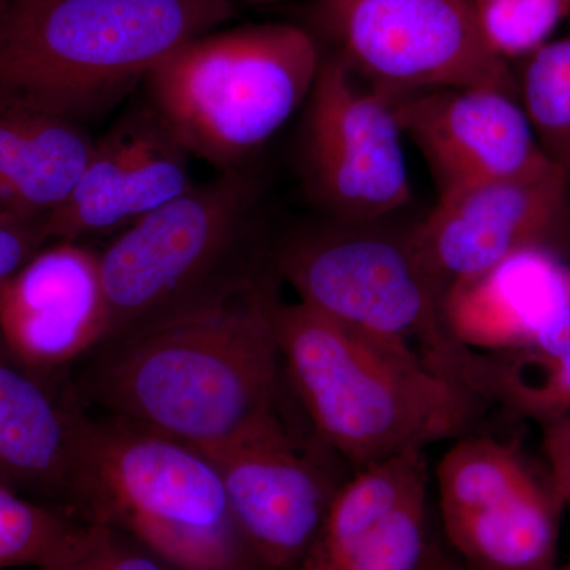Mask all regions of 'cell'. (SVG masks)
I'll return each mask as SVG.
<instances>
[{
    "label": "cell",
    "mask_w": 570,
    "mask_h": 570,
    "mask_svg": "<svg viewBox=\"0 0 570 570\" xmlns=\"http://www.w3.org/2000/svg\"><path fill=\"white\" fill-rule=\"evenodd\" d=\"M478 354L479 396L493 397L539 425L570 415V306L527 346Z\"/></svg>",
    "instance_id": "cell-20"
},
{
    "label": "cell",
    "mask_w": 570,
    "mask_h": 570,
    "mask_svg": "<svg viewBox=\"0 0 570 570\" xmlns=\"http://www.w3.org/2000/svg\"><path fill=\"white\" fill-rule=\"evenodd\" d=\"M107 333L99 250L86 243H48L0 291V347L39 373L96 352Z\"/></svg>",
    "instance_id": "cell-15"
},
{
    "label": "cell",
    "mask_w": 570,
    "mask_h": 570,
    "mask_svg": "<svg viewBox=\"0 0 570 570\" xmlns=\"http://www.w3.org/2000/svg\"><path fill=\"white\" fill-rule=\"evenodd\" d=\"M238 10L236 0H14L0 11V96L86 126Z\"/></svg>",
    "instance_id": "cell-2"
},
{
    "label": "cell",
    "mask_w": 570,
    "mask_h": 570,
    "mask_svg": "<svg viewBox=\"0 0 570 570\" xmlns=\"http://www.w3.org/2000/svg\"><path fill=\"white\" fill-rule=\"evenodd\" d=\"M439 509L450 546L468 570L557 566L562 505L515 445L463 438L436 468Z\"/></svg>",
    "instance_id": "cell-10"
},
{
    "label": "cell",
    "mask_w": 570,
    "mask_h": 570,
    "mask_svg": "<svg viewBox=\"0 0 570 570\" xmlns=\"http://www.w3.org/2000/svg\"><path fill=\"white\" fill-rule=\"evenodd\" d=\"M292 570H332V568L326 564V561L324 560V557H322L321 551L317 550V547H314L305 560L299 562V564Z\"/></svg>",
    "instance_id": "cell-27"
},
{
    "label": "cell",
    "mask_w": 570,
    "mask_h": 570,
    "mask_svg": "<svg viewBox=\"0 0 570 570\" xmlns=\"http://www.w3.org/2000/svg\"><path fill=\"white\" fill-rule=\"evenodd\" d=\"M275 269L302 305L403 348L474 393L478 355L445 330L441 294L411 234L332 219L288 236L275 254Z\"/></svg>",
    "instance_id": "cell-7"
},
{
    "label": "cell",
    "mask_w": 570,
    "mask_h": 570,
    "mask_svg": "<svg viewBox=\"0 0 570 570\" xmlns=\"http://www.w3.org/2000/svg\"><path fill=\"white\" fill-rule=\"evenodd\" d=\"M14 0H0V11L3 9H7V7L10 6V3H13Z\"/></svg>",
    "instance_id": "cell-30"
},
{
    "label": "cell",
    "mask_w": 570,
    "mask_h": 570,
    "mask_svg": "<svg viewBox=\"0 0 570 570\" xmlns=\"http://www.w3.org/2000/svg\"><path fill=\"white\" fill-rule=\"evenodd\" d=\"M401 130L423 154L439 195L546 167L519 89L472 86L390 99Z\"/></svg>",
    "instance_id": "cell-14"
},
{
    "label": "cell",
    "mask_w": 570,
    "mask_h": 570,
    "mask_svg": "<svg viewBox=\"0 0 570 570\" xmlns=\"http://www.w3.org/2000/svg\"><path fill=\"white\" fill-rule=\"evenodd\" d=\"M288 381L322 444L356 469L459 438L475 397L417 356L330 321L302 303L275 306Z\"/></svg>",
    "instance_id": "cell-3"
},
{
    "label": "cell",
    "mask_w": 570,
    "mask_h": 570,
    "mask_svg": "<svg viewBox=\"0 0 570 570\" xmlns=\"http://www.w3.org/2000/svg\"><path fill=\"white\" fill-rule=\"evenodd\" d=\"M392 100L324 51L302 137L306 189L330 219L376 224L411 200Z\"/></svg>",
    "instance_id": "cell-9"
},
{
    "label": "cell",
    "mask_w": 570,
    "mask_h": 570,
    "mask_svg": "<svg viewBox=\"0 0 570 570\" xmlns=\"http://www.w3.org/2000/svg\"><path fill=\"white\" fill-rule=\"evenodd\" d=\"M568 306L569 266L550 250L527 249L450 285L441 313L461 346L501 354L530 344Z\"/></svg>",
    "instance_id": "cell-18"
},
{
    "label": "cell",
    "mask_w": 570,
    "mask_h": 570,
    "mask_svg": "<svg viewBox=\"0 0 570 570\" xmlns=\"http://www.w3.org/2000/svg\"><path fill=\"white\" fill-rule=\"evenodd\" d=\"M205 453L219 469L236 524L262 569L296 568L317 546L341 483L281 419Z\"/></svg>",
    "instance_id": "cell-12"
},
{
    "label": "cell",
    "mask_w": 570,
    "mask_h": 570,
    "mask_svg": "<svg viewBox=\"0 0 570 570\" xmlns=\"http://www.w3.org/2000/svg\"><path fill=\"white\" fill-rule=\"evenodd\" d=\"M411 239L441 302L450 285L520 250L562 257L570 250V174L550 163L531 174L439 195Z\"/></svg>",
    "instance_id": "cell-11"
},
{
    "label": "cell",
    "mask_w": 570,
    "mask_h": 570,
    "mask_svg": "<svg viewBox=\"0 0 570 570\" xmlns=\"http://www.w3.org/2000/svg\"><path fill=\"white\" fill-rule=\"evenodd\" d=\"M47 570H176L132 535L89 520L77 546Z\"/></svg>",
    "instance_id": "cell-24"
},
{
    "label": "cell",
    "mask_w": 570,
    "mask_h": 570,
    "mask_svg": "<svg viewBox=\"0 0 570 570\" xmlns=\"http://www.w3.org/2000/svg\"><path fill=\"white\" fill-rule=\"evenodd\" d=\"M275 287L266 277L219 305L96 351L89 395L110 417L200 450L281 419Z\"/></svg>",
    "instance_id": "cell-1"
},
{
    "label": "cell",
    "mask_w": 570,
    "mask_h": 570,
    "mask_svg": "<svg viewBox=\"0 0 570 570\" xmlns=\"http://www.w3.org/2000/svg\"><path fill=\"white\" fill-rule=\"evenodd\" d=\"M45 217L0 209V291L37 250L48 245Z\"/></svg>",
    "instance_id": "cell-25"
},
{
    "label": "cell",
    "mask_w": 570,
    "mask_h": 570,
    "mask_svg": "<svg viewBox=\"0 0 570 570\" xmlns=\"http://www.w3.org/2000/svg\"><path fill=\"white\" fill-rule=\"evenodd\" d=\"M324 50L305 26L261 22L187 41L146 78L145 100L217 174L255 157L309 99Z\"/></svg>",
    "instance_id": "cell-5"
},
{
    "label": "cell",
    "mask_w": 570,
    "mask_h": 570,
    "mask_svg": "<svg viewBox=\"0 0 570 570\" xmlns=\"http://www.w3.org/2000/svg\"><path fill=\"white\" fill-rule=\"evenodd\" d=\"M425 570H468L466 568H461V566L455 564V562L450 561L448 557L441 553V551L434 550L433 554H431V560L428 562Z\"/></svg>",
    "instance_id": "cell-28"
},
{
    "label": "cell",
    "mask_w": 570,
    "mask_h": 570,
    "mask_svg": "<svg viewBox=\"0 0 570 570\" xmlns=\"http://www.w3.org/2000/svg\"><path fill=\"white\" fill-rule=\"evenodd\" d=\"M569 287H570V266H569Z\"/></svg>",
    "instance_id": "cell-32"
},
{
    "label": "cell",
    "mask_w": 570,
    "mask_h": 570,
    "mask_svg": "<svg viewBox=\"0 0 570 570\" xmlns=\"http://www.w3.org/2000/svg\"><path fill=\"white\" fill-rule=\"evenodd\" d=\"M517 85L540 148L570 174V36L523 58Z\"/></svg>",
    "instance_id": "cell-22"
},
{
    "label": "cell",
    "mask_w": 570,
    "mask_h": 570,
    "mask_svg": "<svg viewBox=\"0 0 570 570\" xmlns=\"http://www.w3.org/2000/svg\"><path fill=\"white\" fill-rule=\"evenodd\" d=\"M483 36L498 56L523 59L551 40L570 0H474Z\"/></svg>",
    "instance_id": "cell-23"
},
{
    "label": "cell",
    "mask_w": 570,
    "mask_h": 570,
    "mask_svg": "<svg viewBox=\"0 0 570 570\" xmlns=\"http://www.w3.org/2000/svg\"><path fill=\"white\" fill-rule=\"evenodd\" d=\"M0 209H2V208H0Z\"/></svg>",
    "instance_id": "cell-33"
},
{
    "label": "cell",
    "mask_w": 570,
    "mask_h": 570,
    "mask_svg": "<svg viewBox=\"0 0 570 570\" xmlns=\"http://www.w3.org/2000/svg\"><path fill=\"white\" fill-rule=\"evenodd\" d=\"M262 193L254 167L217 174L112 236L99 250L102 347L209 309L253 283Z\"/></svg>",
    "instance_id": "cell-4"
},
{
    "label": "cell",
    "mask_w": 570,
    "mask_h": 570,
    "mask_svg": "<svg viewBox=\"0 0 570 570\" xmlns=\"http://www.w3.org/2000/svg\"><path fill=\"white\" fill-rule=\"evenodd\" d=\"M309 29L389 99L434 89H519L483 36L474 0H311Z\"/></svg>",
    "instance_id": "cell-8"
},
{
    "label": "cell",
    "mask_w": 570,
    "mask_h": 570,
    "mask_svg": "<svg viewBox=\"0 0 570 570\" xmlns=\"http://www.w3.org/2000/svg\"><path fill=\"white\" fill-rule=\"evenodd\" d=\"M96 138L82 124L0 96V208L47 217L66 204Z\"/></svg>",
    "instance_id": "cell-19"
},
{
    "label": "cell",
    "mask_w": 570,
    "mask_h": 570,
    "mask_svg": "<svg viewBox=\"0 0 570 570\" xmlns=\"http://www.w3.org/2000/svg\"><path fill=\"white\" fill-rule=\"evenodd\" d=\"M542 426V448L554 497L562 508L570 505V415L551 420Z\"/></svg>",
    "instance_id": "cell-26"
},
{
    "label": "cell",
    "mask_w": 570,
    "mask_h": 570,
    "mask_svg": "<svg viewBox=\"0 0 570 570\" xmlns=\"http://www.w3.org/2000/svg\"><path fill=\"white\" fill-rule=\"evenodd\" d=\"M190 156L142 99L96 138L66 204L43 220L48 242L115 236L194 184Z\"/></svg>",
    "instance_id": "cell-13"
},
{
    "label": "cell",
    "mask_w": 570,
    "mask_h": 570,
    "mask_svg": "<svg viewBox=\"0 0 570 570\" xmlns=\"http://www.w3.org/2000/svg\"><path fill=\"white\" fill-rule=\"evenodd\" d=\"M50 377L0 347V483L77 512L86 417Z\"/></svg>",
    "instance_id": "cell-17"
},
{
    "label": "cell",
    "mask_w": 570,
    "mask_h": 570,
    "mask_svg": "<svg viewBox=\"0 0 570 570\" xmlns=\"http://www.w3.org/2000/svg\"><path fill=\"white\" fill-rule=\"evenodd\" d=\"M75 510L127 532L176 570H264L214 461L124 420L86 417Z\"/></svg>",
    "instance_id": "cell-6"
},
{
    "label": "cell",
    "mask_w": 570,
    "mask_h": 570,
    "mask_svg": "<svg viewBox=\"0 0 570 570\" xmlns=\"http://www.w3.org/2000/svg\"><path fill=\"white\" fill-rule=\"evenodd\" d=\"M89 520L0 483V570H47L77 546Z\"/></svg>",
    "instance_id": "cell-21"
},
{
    "label": "cell",
    "mask_w": 570,
    "mask_h": 570,
    "mask_svg": "<svg viewBox=\"0 0 570 570\" xmlns=\"http://www.w3.org/2000/svg\"><path fill=\"white\" fill-rule=\"evenodd\" d=\"M550 570H570V561L564 566H554V568H551Z\"/></svg>",
    "instance_id": "cell-31"
},
{
    "label": "cell",
    "mask_w": 570,
    "mask_h": 570,
    "mask_svg": "<svg viewBox=\"0 0 570 570\" xmlns=\"http://www.w3.org/2000/svg\"><path fill=\"white\" fill-rule=\"evenodd\" d=\"M425 449L396 453L337 489L317 542L332 570H425L428 538Z\"/></svg>",
    "instance_id": "cell-16"
},
{
    "label": "cell",
    "mask_w": 570,
    "mask_h": 570,
    "mask_svg": "<svg viewBox=\"0 0 570 570\" xmlns=\"http://www.w3.org/2000/svg\"><path fill=\"white\" fill-rule=\"evenodd\" d=\"M238 3H247V6H272V3L284 2V0H236Z\"/></svg>",
    "instance_id": "cell-29"
}]
</instances>
